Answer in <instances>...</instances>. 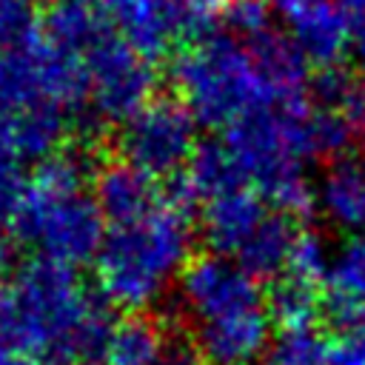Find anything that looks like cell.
I'll list each match as a JSON object with an SVG mask.
<instances>
[{
	"label": "cell",
	"instance_id": "obj_21",
	"mask_svg": "<svg viewBox=\"0 0 365 365\" xmlns=\"http://www.w3.org/2000/svg\"><path fill=\"white\" fill-rule=\"evenodd\" d=\"M20 163L23 160L9 148V143L0 134V237L14 231L23 200H26L29 180H26Z\"/></svg>",
	"mask_w": 365,
	"mask_h": 365
},
{
	"label": "cell",
	"instance_id": "obj_5",
	"mask_svg": "<svg viewBox=\"0 0 365 365\" xmlns=\"http://www.w3.org/2000/svg\"><path fill=\"white\" fill-rule=\"evenodd\" d=\"M171 80L194 120L222 131L262 108L288 103L259 71L248 43L234 34H208L188 46L174 60Z\"/></svg>",
	"mask_w": 365,
	"mask_h": 365
},
{
	"label": "cell",
	"instance_id": "obj_19",
	"mask_svg": "<svg viewBox=\"0 0 365 365\" xmlns=\"http://www.w3.org/2000/svg\"><path fill=\"white\" fill-rule=\"evenodd\" d=\"M322 288L279 277L277 285L268 294V308L277 325H282V331H302V328H314L317 311L322 305Z\"/></svg>",
	"mask_w": 365,
	"mask_h": 365
},
{
	"label": "cell",
	"instance_id": "obj_1",
	"mask_svg": "<svg viewBox=\"0 0 365 365\" xmlns=\"http://www.w3.org/2000/svg\"><path fill=\"white\" fill-rule=\"evenodd\" d=\"M111 325L108 302L60 262L34 257L0 285V339L48 365L103 354Z\"/></svg>",
	"mask_w": 365,
	"mask_h": 365
},
{
	"label": "cell",
	"instance_id": "obj_6",
	"mask_svg": "<svg viewBox=\"0 0 365 365\" xmlns=\"http://www.w3.org/2000/svg\"><path fill=\"white\" fill-rule=\"evenodd\" d=\"M197 120L177 97H154L131 114L117 134L123 163L148 177H177L197 151Z\"/></svg>",
	"mask_w": 365,
	"mask_h": 365
},
{
	"label": "cell",
	"instance_id": "obj_7",
	"mask_svg": "<svg viewBox=\"0 0 365 365\" xmlns=\"http://www.w3.org/2000/svg\"><path fill=\"white\" fill-rule=\"evenodd\" d=\"M86 103L103 123H125L154 100L157 74L151 60L134 51L114 26L83 54Z\"/></svg>",
	"mask_w": 365,
	"mask_h": 365
},
{
	"label": "cell",
	"instance_id": "obj_4",
	"mask_svg": "<svg viewBox=\"0 0 365 365\" xmlns=\"http://www.w3.org/2000/svg\"><path fill=\"white\" fill-rule=\"evenodd\" d=\"M88 163L77 151H54L29 177L14 234L43 259L77 268L94 262L106 237V217L86 191Z\"/></svg>",
	"mask_w": 365,
	"mask_h": 365
},
{
	"label": "cell",
	"instance_id": "obj_15",
	"mask_svg": "<svg viewBox=\"0 0 365 365\" xmlns=\"http://www.w3.org/2000/svg\"><path fill=\"white\" fill-rule=\"evenodd\" d=\"M108 29H111V20L106 17V11L94 9L88 0H57L51 3V9L40 23V37L51 48L83 63V54Z\"/></svg>",
	"mask_w": 365,
	"mask_h": 365
},
{
	"label": "cell",
	"instance_id": "obj_2",
	"mask_svg": "<svg viewBox=\"0 0 365 365\" xmlns=\"http://www.w3.org/2000/svg\"><path fill=\"white\" fill-rule=\"evenodd\" d=\"M180 308L208 365H254L271 348L274 317L259 279L234 259L205 254L180 277Z\"/></svg>",
	"mask_w": 365,
	"mask_h": 365
},
{
	"label": "cell",
	"instance_id": "obj_17",
	"mask_svg": "<svg viewBox=\"0 0 365 365\" xmlns=\"http://www.w3.org/2000/svg\"><path fill=\"white\" fill-rule=\"evenodd\" d=\"M297 228L291 222V217L271 211L265 217V222L257 228V234L245 242V248L234 257V262L240 268H245L251 277L262 279V277H282L291 248L297 242Z\"/></svg>",
	"mask_w": 365,
	"mask_h": 365
},
{
	"label": "cell",
	"instance_id": "obj_31",
	"mask_svg": "<svg viewBox=\"0 0 365 365\" xmlns=\"http://www.w3.org/2000/svg\"><path fill=\"white\" fill-rule=\"evenodd\" d=\"M23 3H29V6H31V3H37V0H23Z\"/></svg>",
	"mask_w": 365,
	"mask_h": 365
},
{
	"label": "cell",
	"instance_id": "obj_30",
	"mask_svg": "<svg viewBox=\"0 0 365 365\" xmlns=\"http://www.w3.org/2000/svg\"><path fill=\"white\" fill-rule=\"evenodd\" d=\"M339 3H342L348 11H356V9H362V6H365V0H339Z\"/></svg>",
	"mask_w": 365,
	"mask_h": 365
},
{
	"label": "cell",
	"instance_id": "obj_18",
	"mask_svg": "<svg viewBox=\"0 0 365 365\" xmlns=\"http://www.w3.org/2000/svg\"><path fill=\"white\" fill-rule=\"evenodd\" d=\"M180 182L188 188V194L197 200H211L217 194H225V191H234V188H242V174L228 151V145L222 140H208V143H200L188 168L180 174Z\"/></svg>",
	"mask_w": 365,
	"mask_h": 365
},
{
	"label": "cell",
	"instance_id": "obj_8",
	"mask_svg": "<svg viewBox=\"0 0 365 365\" xmlns=\"http://www.w3.org/2000/svg\"><path fill=\"white\" fill-rule=\"evenodd\" d=\"M285 23V34L319 68H334L348 51L351 17L339 0H265Z\"/></svg>",
	"mask_w": 365,
	"mask_h": 365
},
{
	"label": "cell",
	"instance_id": "obj_27",
	"mask_svg": "<svg viewBox=\"0 0 365 365\" xmlns=\"http://www.w3.org/2000/svg\"><path fill=\"white\" fill-rule=\"evenodd\" d=\"M348 51L365 68V6L351 11V31H348Z\"/></svg>",
	"mask_w": 365,
	"mask_h": 365
},
{
	"label": "cell",
	"instance_id": "obj_20",
	"mask_svg": "<svg viewBox=\"0 0 365 365\" xmlns=\"http://www.w3.org/2000/svg\"><path fill=\"white\" fill-rule=\"evenodd\" d=\"M262 365H331V348L317 334V328L282 331L277 342H271Z\"/></svg>",
	"mask_w": 365,
	"mask_h": 365
},
{
	"label": "cell",
	"instance_id": "obj_28",
	"mask_svg": "<svg viewBox=\"0 0 365 365\" xmlns=\"http://www.w3.org/2000/svg\"><path fill=\"white\" fill-rule=\"evenodd\" d=\"M0 365H48V362L34 359V356H29V354H23V351H17L0 339Z\"/></svg>",
	"mask_w": 365,
	"mask_h": 365
},
{
	"label": "cell",
	"instance_id": "obj_25",
	"mask_svg": "<svg viewBox=\"0 0 365 365\" xmlns=\"http://www.w3.org/2000/svg\"><path fill=\"white\" fill-rule=\"evenodd\" d=\"M339 117L345 120L351 137L365 143V80H354L348 83V88L342 91L339 103H336Z\"/></svg>",
	"mask_w": 365,
	"mask_h": 365
},
{
	"label": "cell",
	"instance_id": "obj_16",
	"mask_svg": "<svg viewBox=\"0 0 365 365\" xmlns=\"http://www.w3.org/2000/svg\"><path fill=\"white\" fill-rule=\"evenodd\" d=\"M66 111L63 108H31L23 114L0 117V134L9 148L20 160H46L48 154L60 151L66 140Z\"/></svg>",
	"mask_w": 365,
	"mask_h": 365
},
{
	"label": "cell",
	"instance_id": "obj_10",
	"mask_svg": "<svg viewBox=\"0 0 365 365\" xmlns=\"http://www.w3.org/2000/svg\"><path fill=\"white\" fill-rule=\"evenodd\" d=\"M268 214L271 205L248 185L205 200L200 220H202V237L214 248L211 254L234 259L245 248V242L257 234V228L265 222Z\"/></svg>",
	"mask_w": 365,
	"mask_h": 365
},
{
	"label": "cell",
	"instance_id": "obj_22",
	"mask_svg": "<svg viewBox=\"0 0 365 365\" xmlns=\"http://www.w3.org/2000/svg\"><path fill=\"white\" fill-rule=\"evenodd\" d=\"M328 265H331V257L325 251V242L317 234H311V231H299L282 277L297 279V282H305V285H314V288H322L325 285Z\"/></svg>",
	"mask_w": 365,
	"mask_h": 365
},
{
	"label": "cell",
	"instance_id": "obj_23",
	"mask_svg": "<svg viewBox=\"0 0 365 365\" xmlns=\"http://www.w3.org/2000/svg\"><path fill=\"white\" fill-rule=\"evenodd\" d=\"M40 34L31 6L23 0H0V51L31 43Z\"/></svg>",
	"mask_w": 365,
	"mask_h": 365
},
{
	"label": "cell",
	"instance_id": "obj_29",
	"mask_svg": "<svg viewBox=\"0 0 365 365\" xmlns=\"http://www.w3.org/2000/svg\"><path fill=\"white\" fill-rule=\"evenodd\" d=\"M9 274H14L11 271V248H9V240L0 237V285H3V279Z\"/></svg>",
	"mask_w": 365,
	"mask_h": 365
},
{
	"label": "cell",
	"instance_id": "obj_13",
	"mask_svg": "<svg viewBox=\"0 0 365 365\" xmlns=\"http://www.w3.org/2000/svg\"><path fill=\"white\" fill-rule=\"evenodd\" d=\"M94 200L111 225L137 220L163 202L160 191H157V180L123 160L108 163L97 171Z\"/></svg>",
	"mask_w": 365,
	"mask_h": 365
},
{
	"label": "cell",
	"instance_id": "obj_12",
	"mask_svg": "<svg viewBox=\"0 0 365 365\" xmlns=\"http://www.w3.org/2000/svg\"><path fill=\"white\" fill-rule=\"evenodd\" d=\"M322 302L328 314L348 331L365 328V234L348 237L331 257Z\"/></svg>",
	"mask_w": 365,
	"mask_h": 365
},
{
	"label": "cell",
	"instance_id": "obj_3",
	"mask_svg": "<svg viewBox=\"0 0 365 365\" xmlns=\"http://www.w3.org/2000/svg\"><path fill=\"white\" fill-rule=\"evenodd\" d=\"M188 211L163 200L148 214L108 225L94 259L100 297L125 311L157 302L191 265Z\"/></svg>",
	"mask_w": 365,
	"mask_h": 365
},
{
	"label": "cell",
	"instance_id": "obj_26",
	"mask_svg": "<svg viewBox=\"0 0 365 365\" xmlns=\"http://www.w3.org/2000/svg\"><path fill=\"white\" fill-rule=\"evenodd\" d=\"M231 3L234 0H180L182 23H185L188 31H202L214 20L225 17V11H228Z\"/></svg>",
	"mask_w": 365,
	"mask_h": 365
},
{
	"label": "cell",
	"instance_id": "obj_24",
	"mask_svg": "<svg viewBox=\"0 0 365 365\" xmlns=\"http://www.w3.org/2000/svg\"><path fill=\"white\" fill-rule=\"evenodd\" d=\"M234 37L251 40L271 29V9L265 0H234L222 17Z\"/></svg>",
	"mask_w": 365,
	"mask_h": 365
},
{
	"label": "cell",
	"instance_id": "obj_32",
	"mask_svg": "<svg viewBox=\"0 0 365 365\" xmlns=\"http://www.w3.org/2000/svg\"><path fill=\"white\" fill-rule=\"evenodd\" d=\"M80 365H97V362H80Z\"/></svg>",
	"mask_w": 365,
	"mask_h": 365
},
{
	"label": "cell",
	"instance_id": "obj_14",
	"mask_svg": "<svg viewBox=\"0 0 365 365\" xmlns=\"http://www.w3.org/2000/svg\"><path fill=\"white\" fill-rule=\"evenodd\" d=\"M182 348L171 342L163 322L145 314H131L111 325L103 345L106 365H174Z\"/></svg>",
	"mask_w": 365,
	"mask_h": 365
},
{
	"label": "cell",
	"instance_id": "obj_9",
	"mask_svg": "<svg viewBox=\"0 0 365 365\" xmlns=\"http://www.w3.org/2000/svg\"><path fill=\"white\" fill-rule=\"evenodd\" d=\"M114 31L143 57H163L185 31L180 0H106Z\"/></svg>",
	"mask_w": 365,
	"mask_h": 365
},
{
	"label": "cell",
	"instance_id": "obj_11",
	"mask_svg": "<svg viewBox=\"0 0 365 365\" xmlns=\"http://www.w3.org/2000/svg\"><path fill=\"white\" fill-rule=\"evenodd\" d=\"M314 208L331 228L365 234V154H342L325 165L314 185Z\"/></svg>",
	"mask_w": 365,
	"mask_h": 365
}]
</instances>
